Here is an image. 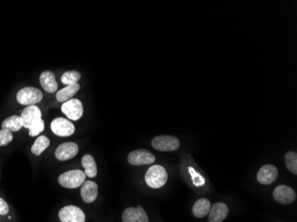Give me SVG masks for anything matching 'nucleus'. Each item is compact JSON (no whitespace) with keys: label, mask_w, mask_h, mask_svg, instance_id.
Segmentation results:
<instances>
[{"label":"nucleus","mask_w":297,"mask_h":222,"mask_svg":"<svg viewBox=\"0 0 297 222\" xmlns=\"http://www.w3.org/2000/svg\"><path fill=\"white\" fill-rule=\"evenodd\" d=\"M44 129H45V122H44V120L42 119L39 123L29 129V136L34 137V136L38 135L41 132L44 131Z\"/></svg>","instance_id":"25"},{"label":"nucleus","mask_w":297,"mask_h":222,"mask_svg":"<svg viewBox=\"0 0 297 222\" xmlns=\"http://www.w3.org/2000/svg\"><path fill=\"white\" fill-rule=\"evenodd\" d=\"M279 176V172L276 166L273 165H265L257 173V181L263 185H270L276 181Z\"/></svg>","instance_id":"11"},{"label":"nucleus","mask_w":297,"mask_h":222,"mask_svg":"<svg viewBox=\"0 0 297 222\" xmlns=\"http://www.w3.org/2000/svg\"><path fill=\"white\" fill-rule=\"evenodd\" d=\"M128 162L133 165H151L154 163L155 156L146 149H136L128 155Z\"/></svg>","instance_id":"9"},{"label":"nucleus","mask_w":297,"mask_h":222,"mask_svg":"<svg viewBox=\"0 0 297 222\" xmlns=\"http://www.w3.org/2000/svg\"><path fill=\"white\" fill-rule=\"evenodd\" d=\"M287 168L294 174H297V154L293 151H289L285 156Z\"/></svg>","instance_id":"23"},{"label":"nucleus","mask_w":297,"mask_h":222,"mask_svg":"<svg viewBox=\"0 0 297 222\" xmlns=\"http://www.w3.org/2000/svg\"><path fill=\"white\" fill-rule=\"evenodd\" d=\"M58 181L60 185L66 189H77L86 181V173L81 170H71L61 173Z\"/></svg>","instance_id":"2"},{"label":"nucleus","mask_w":297,"mask_h":222,"mask_svg":"<svg viewBox=\"0 0 297 222\" xmlns=\"http://www.w3.org/2000/svg\"><path fill=\"white\" fill-rule=\"evenodd\" d=\"M51 129L55 135L60 137H68L72 135L75 132L73 123L63 117L53 119L51 123Z\"/></svg>","instance_id":"8"},{"label":"nucleus","mask_w":297,"mask_h":222,"mask_svg":"<svg viewBox=\"0 0 297 222\" xmlns=\"http://www.w3.org/2000/svg\"><path fill=\"white\" fill-rule=\"evenodd\" d=\"M228 206L224 203H216L211 206L210 212L208 214V221L209 222H224L228 216Z\"/></svg>","instance_id":"14"},{"label":"nucleus","mask_w":297,"mask_h":222,"mask_svg":"<svg viewBox=\"0 0 297 222\" xmlns=\"http://www.w3.org/2000/svg\"><path fill=\"white\" fill-rule=\"evenodd\" d=\"M82 199L87 204L95 201L98 196V185L94 181H86L81 187Z\"/></svg>","instance_id":"15"},{"label":"nucleus","mask_w":297,"mask_h":222,"mask_svg":"<svg viewBox=\"0 0 297 222\" xmlns=\"http://www.w3.org/2000/svg\"><path fill=\"white\" fill-rule=\"evenodd\" d=\"M211 209V203L207 198H200L192 207V214L196 218L206 217Z\"/></svg>","instance_id":"17"},{"label":"nucleus","mask_w":297,"mask_h":222,"mask_svg":"<svg viewBox=\"0 0 297 222\" xmlns=\"http://www.w3.org/2000/svg\"><path fill=\"white\" fill-rule=\"evenodd\" d=\"M59 219L61 222H85L86 215L77 206H68L60 210Z\"/></svg>","instance_id":"5"},{"label":"nucleus","mask_w":297,"mask_h":222,"mask_svg":"<svg viewBox=\"0 0 297 222\" xmlns=\"http://www.w3.org/2000/svg\"><path fill=\"white\" fill-rule=\"evenodd\" d=\"M61 111L69 119L77 121L81 118L84 113V109L83 104L79 100L71 99L62 103Z\"/></svg>","instance_id":"7"},{"label":"nucleus","mask_w":297,"mask_h":222,"mask_svg":"<svg viewBox=\"0 0 297 222\" xmlns=\"http://www.w3.org/2000/svg\"><path fill=\"white\" fill-rule=\"evenodd\" d=\"M82 166L85 169L86 176L94 178L97 175V165L94 160V156L86 155L82 158Z\"/></svg>","instance_id":"19"},{"label":"nucleus","mask_w":297,"mask_h":222,"mask_svg":"<svg viewBox=\"0 0 297 222\" xmlns=\"http://www.w3.org/2000/svg\"><path fill=\"white\" fill-rule=\"evenodd\" d=\"M39 81H40L41 87H43V89L45 92L52 94L57 91V81L52 71L45 70L44 72H42L39 77Z\"/></svg>","instance_id":"16"},{"label":"nucleus","mask_w":297,"mask_h":222,"mask_svg":"<svg viewBox=\"0 0 297 222\" xmlns=\"http://www.w3.org/2000/svg\"><path fill=\"white\" fill-rule=\"evenodd\" d=\"M9 213V206L4 199L0 198V215H7Z\"/></svg>","instance_id":"26"},{"label":"nucleus","mask_w":297,"mask_h":222,"mask_svg":"<svg viewBox=\"0 0 297 222\" xmlns=\"http://www.w3.org/2000/svg\"><path fill=\"white\" fill-rule=\"evenodd\" d=\"M44 95L39 89L35 87H24L17 93V102L21 105L31 106L40 103Z\"/></svg>","instance_id":"4"},{"label":"nucleus","mask_w":297,"mask_h":222,"mask_svg":"<svg viewBox=\"0 0 297 222\" xmlns=\"http://www.w3.org/2000/svg\"><path fill=\"white\" fill-rule=\"evenodd\" d=\"M78 153V146L75 142H65L60 145L55 150L58 160L66 161L73 158Z\"/></svg>","instance_id":"13"},{"label":"nucleus","mask_w":297,"mask_h":222,"mask_svg":"<svg viewBox=\"0 0 297 222\" xmlns=\"http://www.w3.org/2000/svg\"><path fill=\"white\" fill-rule=\"evenodd\" d=\"M20 118L23 123V127L30 129L42 120V114L39 108L36 105L27 106L21 112Z\"/></svg>","instance_id":"6"},{"label":"nucleus","mask_w":297,"mask_h":222,"mask_svg":"<svg viewBox=\"0 0 297 222\" xmlns=\"http://www.w3.org/2000/svg\"><path fill=\"white\" fill-rule=\"evenodd\" d=\"M79 89H80V86L78 83L71 86H67L61 90L58 91L56 94V100L59 103H66L69 100L72 99V97L77 94Z\"/></svg>","instance_id":"18"},{"label":"nucleus","mask_w":297,"mask_h":222,"mask_svg":"<svg viewBox=\"0 0 297 222\" xmlns=\"http://www.w3.org/2000/svg\"><path fill=\"white\" fill-rule=\"evenodd\" d=\"M273 198L283 205L292 204L297 199V194L292 188L289 186L280 185L273 190Z\"/></svg>","instance_id":"10"},{"label":"nucleus","mask_w":297,"mask_h":222,"mask_svg":"<svg viewBox=\"0 0 297 222\" xmlns=\"http://www.w3.org/2000/svg\"><path fill=\"white\" fill-rule=\"evenodd\" d=\"M81 78V74L76 70H69L61 76V81L65 86H71L77 84V81Z\"/></svg>","instance_id":"22"},{"label":"nucleus","mask_w":297,"mask_h":222,"mask_svg":"<svg viewBox=\"0 0 297 222\" xmlns=\"http://www.w3.org/2000/svg\"><path fill=\"white\" fill-rule=\"evenodd\" d=\"M123 222H149L146 212L141 206L136 208L130 207L124 211L122 214Z\"/></svg>","instance_id":"12"},{"label":"nucleus","mask_w":297,"mask_h":222,"mask_svg":"<svg viewBox=\"0 0 297 222\" xmlns=\"http://www.w3.org/2000/svg\"><path fill=\"white\" fill-rule=\"evenodd\" d=\"M151 146L158 151L171 152L180 148V140L175 136L159 135L152 139Z\"/></svg>","instance_id":"3"},{"label":"nucleus","mask_w":297,"mask_h":222,"mask_svg":"<svg viewBox=\"0 0 297 222\" xmlns=\"http://www.w3.org/2000/svg\"><path fill=\"white\" fill-rule=\"evenodd\" d=\"M12 140V133L5 129L0 130V146L9 144Z\"/></svg>","instance_id":"24"},{"label":"nucleus","mask_w":297,"mask_h":222,"mask_svg":"<svg viewBox=\"0 0 297 222\" xmlns=\"http://www.w3.org/2000/svg\"><path fill=\"white\" fill-rule=\"evenodd\" d=\"M147 185L151 189H160L167 181V173L163 166L155 165L148 169L145 174Z\"/></svg>","instance_id":"1"},{"label":"nucleus","mask_w":297,"mask_h":222,"mask_svg":"<svg viewBox=\"0 0 297 222\" xmlns=\"http://www.w3.org/2000/svg\"><path fill=\"white\" fill-rule=\"evenodd\" d=\"M50 145V140L45 136H39L37 140H35L34 144L31 147V152L36 156H39L48 148Z\"/></svg>","instance_id":"21"},{"label":"nucleus","mask_w":297,"mask_h":222,"mask_svg":"<svg viewBox=\"0 0 297 222\" xmlns=\"http://www.w3.org/2000/svg\"><path fill=\"white\" fill-rule=\"evenodd\" d=\"M23 126L21 118L19 115H12L4 119L2 123V129L8 130L10 132H18Z\"/></svg>","instance_id":"20"}]
</instances>
